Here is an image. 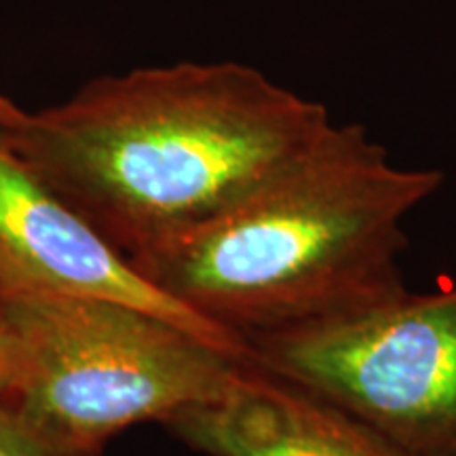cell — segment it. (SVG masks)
Masks as SVG:
<instances>
[{
  "mask_svg": "<svg viewBox=\"0 0 456 456\" xmlns=\"http://www.w3.org/2000/svg\"><path fill=\"white\" fill-rule=\"evenodd\" d=\"M322 102L237 61L142 68L3 127L24 161L131 256L237 205L328 129Z\"/></svg>",
  "mask_w": 456,
  "mask_h": 456,
  "instance_id": "cell-1",
  "label": "cell"
},
{
  "mask_svg": "<svg viewBox=\"0 0 456 456\" xmlns=\"http://www.w3.org/2000/svg\"><path fill=\"white\" fill-rule=\"evenodd\" d=\"M444 184L363 125H334L224 214L131 256L161 292L239 336L355 315L403 292V222Z\"/></svg>",
  "mask_w": 456,
  "mask_h": 456,
  "instance_id": "cell-2",
  "label": "cell"
},
{
  "mask_svg": "<svg viewBox=\"0 0 456 456\" xmlns=\"http://www.w3.org/2000/svg\"><path fill=\"white\" fill-rule=\"evenodd\" d=\"M21 345L9 399L34 429L72 448L232 391L252 366L138 306L102 298L0 294Z\"/></svg>",
  "mask_w": 456,
  "mask_h": 456,
  "instance_id": "cell-3",
  "label": "cell"
},
{
  "mask_svg": "<svg viewBox=\"0 0 456 456\" xmlns=\"http://www.w3.org/2000/svg\"><path fill=\"white\" fill-rule=\"evenodd\" d=\"M252 366L414 456H456V288L245 336Z\"/></svg>",
  "mask_w": 456,
  "mask_h": 456,
  "instance_id": "cell-4",
  "label": "cell"
},
{
  "mask_svg": "<svg viewBox=\"0 0 456 456\" xmlns=\"http://www.w3.org/2000/svg\"><path fill=\"white\" fill-rule=\"evenodd\" d=\"M0 294L138 306L252 363L248 342L152 285L121 249L17 155L0 127Z\"/></svg>",
  "mask_w": 456,
  "mask_h": 456,
  "instance_id": "cell-5",
  "label": "cell"
},
{
  "mask_svg": "<svg viewBox=\"0 0 456 456\" xmlns=\"http://www.w3.org/2000/svg\"><path fill=\"white\" fill-rule=\"evenodd\" d=\"M165 429L208 456H414L326 399L249 366L232 391Z\"/></svg>",
  "mask_w": 456,
  "mask_h": 456,
  "instance_id": "cell-6",
  "label": "cell"
},
{
  "mask_svg": "<svg viewBox=\"0 0 456 456\" xmlns=\"http://www.w3.org/2000/svg\"><path fill=\"white\" fill-rule=\"evenodd\" d=\"M0 456H102V450L72 448L51 440L13 406L0 402Z\"/></svg>",
  "mask_w": 456,
  "mask_h": 456,
  "instance_id": "cell-7",
  "label": "cell"
},
{
  "mask_svg": "<svg viewBox=\"0 0 456 456\" xmlns=\"http://www.w3.org/2000/svg\"><path fill=\"white\" fill-rule=\"evenodd\" d=\"M21 368V345L13 326H11L7 313L0 305V402H9L20 385Z\"/></svg>",
  "mask_w": 456,
  "mask_h": 456,
  "instance_id": "cell-8",
  "label": "cell"
},
{
  "mask_svg": "<svg viewBox=\"0 0 456 456\" xmlns=\"http://www.w3.org/2000/svg\"><path fill=\"white\" fill-rule=\"evenodd\" d=\"M26 114L28 112L21 110V108H17L13 102L0 95V125H3V127H15V125L24 121Z\"/></svg>",
  "mask_w": 456,
  "mask_h": 456,
  "instance_id": "cell-9",
  "label": "cell"
}]
</instances>
